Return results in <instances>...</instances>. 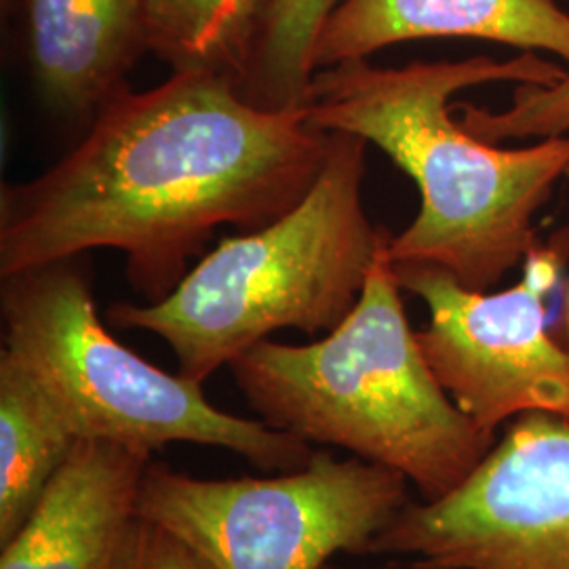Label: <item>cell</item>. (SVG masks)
Here are the masks:
<instances>
[{"instance_id":"d6986e66","label":"cell","mask_w":569,"mask_h":569,"mask_svg":"<svg viewBox=\"0 0 569 569\" xmlns=\"http://www.w3.org/2000/svg\"><path fill=\"white\" fill-rule=\"evenodd\" d=\"M563 2H566V4H568V9H569V0H563Z\"/></svg>"},{"instance_id":"7a4b0ae2","label":"cell","mask_w":569,"mask_h":569,"mask_svg":"<svg viewBox=\"0 0 569 569\" xmlns=\"http://www.w3.org/2000/svg\"><path fill=\"white\" fill-rule=\"evenodd\" d=\"M568 72L533 51L403 68L350 60L317 70L302 108L312 127L385 150L418 186L420 213L392 237V264L439 266L468 289L489 291L538 244L536 216L569 176V133L500 148L453 121L449 100L493 82L552 87Z\"/></svg>"},{"instance_id":"277c9868","label":"cell","mask_w":569,"mask_h":569,"mask_svg":"<svg viewBox=\"0 0 569 569\" xmlns=\"http://www.w3.org/2000/svg\"><path fill=\"white\" fill-rule=\"evenodd\" d=\"M369 143L331 131L326 164L279 220L230 237L159 302L108 310L117 327L164 340L180 373L203 385L279 329L331 331L355 308L387 228L363 207Z\"/></svg>"},{"instance_id":"9a60e30c","label":"cell","mask_w":569,"mask_h":569,"mask_svg":"<svg viewBox=\"0 0 569 569\" xmlns=\"http://www.w3.org/2000/svg\"><path fill=\"white\" fill-rule=\"evenodd\" d=\"M458 108L465 110L460 122L483 142L566 136L569 133V72L552 87L517 84L509 108L498 112L472 103H458Z\"/></svg>"},{"instance_id":"6da1fadb","label":"cell","mask_w":569,"mask_h":569,"mask_svg":"<svg viewBox=\"0 0 569 569\" xmlns=\"http://www.w3.org/2000/svg\"><path fill=\"white\" fill-rule=\"evenodd\" d=\"M327 150L305 108H258L218 74L124 89L61 161L2 186L0 277L114 249L146 305L159 302L216 228L258 230L300 203Z\"/></svg>"},{"instance_id":"7c38bea8","label":"cell","mask_w":569,"mask_h":569,"mask_svg":"<svg viewBox=\"0 0 569 569\" xmlns=\"http://www.w3.org/2000/svg\"><path fill=\"white\" fill-rule=\"evenodd\" d=\"M82 439L20 361L0 352V547L37 509Z\"/></svg>"},{"instance_id":"ac0fdd59","label":"cell","mask_w":569,"mask_h":569,"mask_svg":"<svg viewBox=\"0 0 569 569\" xmlns=\"http://www.w3.org/2000/svg\"><path fill=\"white\" fill-rule=\"evenodd\" d=\"M559 342L569 348V284L566 291V300H563V308H561V319H559Z\"/></svg>"},{"instance_id":"4fadbf2b","label":"cell","mask_w":569,"mask_h":569,"mask_svg":"<svg viewBox=\"0 0 569 569\" xmlns=\"http://www.w3.org/2000/svg\"><path fill=\"white\" fill-rule=\"evenodd\" d=\"M148 51L171 72L243 82L264 41L274 0H142Z\"/></svg>"},{"instance_id":"5bb4252c","label":"cell","mask_w":569,"mask_h":569,"mask_svg":"<svg viewBox=\"0 0 569 569\" xmlns=\"http://www.w3.org/2000/svg\"><path fill=\"white\" fill-rule=\"evenodd\" d=\"M340 0H274L264 41L239 84L244 100L266 110L302 108L315 77L312 53Z\"/></svg>"},{"instance_id":"9c48e42d","label":"cell","mask_w":569,"mask_h":569,"mask_svg":"<svg viewBox=\"0 0 569 569\" xmlns=\"http://www.w3.org/2000/svg\"><path fill=\"white\" fill-rule=\"evenodd\" d=\"M152 453L82 439L20 531L0 569H106L127 526Z\"/></svg>"},{"instance_id":"e0dca14e","label":"cell","mask_w":569,"mask_h":569,"mask_svg":"<svg viewBox=\"0 0 569 569\" xmlns=\"http://www.w3.org/2000/svg\"><path fill=\"white\" fill-rule=\"evenodd\" d=\"M323 569H348L340 568V566H326ZM369 569H449L443 566H437V563H430V561H422V559H411L406 563H387V566H378V568Z\"/></svg>"},{"instance_id":"30bf717a","label":"cell","mask_w":569,"mask_h":569,"mask_svg":"<svg viewBox=\"0 0 569 569\" xmlns=\"http://www.w3.org/2000/svg\"><path fill=\"white\" fill-rule=\"evenodd\" d=\"M477 39L569 61V9L557 0H340L315 44V72L392 44Z\"/></svg>"},{"instance_id":"8fae6325","label":"cell","mask_w":569,"mask_h":569,"mask_svg":"<svg viewBox=\"0 0 569 569\" xmlns=\"http://www.w3.org/2000/svg\"><path fill=\"white\" fill-rule=\"evenodd\" d=\"M28 56L42 100L68 119L91 121L129 89L148 51L142 0H23Z\"/></svg>"},{"instance_id":"8992f818","label":"cell","mask_w":569,"mask_h":569,"mask_svg":"<svg viewBox=\"0 0 569 569\" xmlns=\"http://www.w3.org/2000/svg\"><path fill=\"white\" fill-rule=\"evenodd\" d=\"M407 486L392 468L323 449L279 477L199 479L150 462L136 512L220 569H323L338 552L371 555Z\"/></svg>"},{"instance_id":"5b68a950","label":"cell","mask_w":569,"mask_h":569,"mask_svg":"<svg viewBox=\"0 0 569 569\" xmlns=\"http://www.w3.org/2000/svg\"><path fill=\"white\" fill-rule=\"evenodd\" d=\"M2 279L4 350L41 385L81 439L157 451L169 443L224 448L264 470L306 467L312 446L262 420L213 406L194 380L148 363L103 326L74 260Z\"/></svg>"},{"instance_id":"52a82bcc","label":"cell","mask_w":569,"mask_h":569,"mask_svg":"<svg viewBox=\"0 0 569 569\" xmlns=\"http://www.w3.org/2000/svg\"><path fill=\"white\" fill-rule=\"evenodd\" d=\"M569 260V230L523 260L521 281L489 293L432 264H392L403 291L428 308L416 331L451 401L496 437L509 420L547 413L569 422V348L549 331L547 298Z\"/></svg>"},{"instance_id":"3957f363","label":"cell","mask_w":569,"mask_h":569,"mask_svg":"<svg viewBox=\"0 0 569 569\" xmlns=\"http://www.w3.org/2000/svg\"><path fill=\"white\" fill-rule=\"evenodd\" d=\"M390 241L345 321L310 345L264 340L230 363L268 427L392 468L422 500L460 488L498 443L451 401L407 321Z\"/></svg>"},{"instance_id":"2e32d148","label":"cell","mask_w":569,"mask_h":569,"mask_svg":"<svg viewBox=\"0 0 569 569\" xmlns=\"http://www.w3.org/2000/svg\"><path fill=\"white\" fill-rule=\"evenodd\" d=\"M106 569H220L173 531L133 517Z\"/></svg>"},{"instance_id":"ba28073f","label":"cell","mask_w":569,"mask_h":569,"mask_svg":"<svg viewBox=\"0 0 569 569\" xmlns=\"http://www.w3.org/2000/svg\"><path fill=\"white\" fill-rule=\"evenodd\" d=\"M371 555L449 569H569V422L529 413L460 488L407 502Z\"/></svg>"}]
</instances>
